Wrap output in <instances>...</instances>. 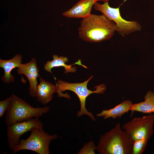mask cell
I'll use <instances>...</instances> for the list:
<instances>
[{
    "mask_svg": "<svg viewBox=\"0 0 154 154\" xmlns=\"http://www.w3.org/2000/svg\"><path fill=\"white\" fill-rule=\"evenodd\" d=\"M132 104V102L129 100H125L112 108L103 110L96 115L97 117H103L104 119L110 117L114 119L120 117L130 111Z\"/></svg>",
    "mask_w": 154,
    "mask_h": 154,
    "instance_id": "cell-14",
    "label": "cell"
},
{
    "mask_svg": "<svg viewBox=\"0 0 154 154\" xmlns=\"http://www.w3.org/2000/svg\"><path fill=\"white\" fill-rule=\"evenodd\" d=\"M12 99L11 96L6 99L0 102V117L1 118L5 114L9 106Z\"/></svg>",
    "mask_w": 154,
    "mask_h": 154,
    "instance_id": "cell-18",
    "label": "cell"
},
{
    "mask_svg": "<svg viewBox=\"0 0 154 154\" xmlns=\"http://www.w3.org/2000/svg\"><path fill=\"white\" fill-rule=\"evenodd\" d=\"M39 83L37 90V100L43 105H46L52 99L53 94L55 92L59 97H63L70 99V96L67 93L64 94L58 89L57 86L46 81L39 75Z\"/></svg>",
    "mask_w": 154,
    "mask_h": 154,
    "instance_id": "cell-10",
    "label": "cell"
},
{
    "mask_svg": "<svg viewBox=\"0 0 154 154\" xmlns=\"http://www.w3.org/2000/svg\"><path fill=\"white\" fill-rule=\"evenodd\" d=\"M93 76H91L87 80L81 83H69L58 80L56 85L59 90L61 92L66 90L71 91L74 92L78 96L80 103V110L77 113V116L79 117L85 115L90 117L93 121L96 120V118L92 113L88 111L85 106L86 101L87 97L93 93H102L105 90V87L102 85L98 86L95 90L92 91L87 88L88 82Z\"/></svg>",
    "mask_w": 154,
    "mask_h": 154,
    "instance_id": "cell-5",
    "label": "cell"
},
{
    "mask_svg": "<svg viewBox=\"0 0 154 154\" xmlns=\"http://www.w3.org/2000/svg\"><path fill=\"white\" fill-rule=\"evenodd\" d=\"M52 57L53 60L51 61H48L46 62L44 66V69L45 70L51 73H52L51 69L55 67H63L65 70L64 71L65 73L69 72H75L76 70V67L75 66L72 67V65L75 64H78L86 68H88L86 66L82 64L81 60H79L78 61L72 65H68L65 63L68 61L67 57L63 56H58L55 54L53 55Z\"/></svg>",
    "mask_w": 154,
    "mask_h": 154,
    "instance_id": "cell-13",
    "label": "cell"
},
{
    "mask_svg": "<svg viewBox=\"0 0 154 154\" xmlns=\"http://www.w3.org/2000/svg\"><path fill=\"white\" fill-rule=\"evenodd\" d=\"M96 2L95 0H80L71 8L62 13L69 18H86L92 14V8Z\"/></svg>",
    "mask_w": 154,
    "mask_h": 154,
    "instance_id": "cell-11",
    "label": "cell"
},
{
    "mask_svg": "<svg viewBox=\"0 0 154 154\" xmlns=\"http://www.w3.org/2000/svg\"><path fill=\"white\" fill-rule=\"evenodd\" d=\"M154 114L142 117H135L122 126L128 135L132 144L135 141L142 139L149 140L153 133Z\"/></svg>",
    "mask_w": 154,
    "mask_h": 154,
    "instance_id": "cell-7",
    "label": "cell"
},
{
    "mask_svg": "<svg viewBox=\"0 0 154 154\" xmlns=\"http://www.w3.org/2000/svg\"><path fill=\"white\" fill-rule=\"evenodd\" d=\"M7 142L10 149L18 145L21 136L35 127L43 129V124L37 117L14 123L7 126Z\"/></svg>",
    "mask_w": 154,
    "mask_h": 154,
    "instance_id": "cell-8",
    "label": "cell"
},
{
    "mask_svg": "<svg viewBox=\"0 0 154 154\" xmlns=\"http://www.w3.org/2000/svg\"><path fill=\"white\" fill-rule=\"evenodd\" d=\"M79 38L91 42H99L110 39L116 31L114 22L103 14H91L81 21L78 28Z\"/></svg>",
    "mask_w": 154,
    "mask_h": 154,
    "instance_id": "cell-1",
    "label": "cell"
},
{
    "mask_svg": "<svg viewBox=\"0 0 154 154\" xmlns=\"http://www.w3.org/2000/svg\"><path fill=\"white\" fill-rule=\"evenodd\" d=\"M96 146L94 142L91 141L85 144L82 148L78 154H95V150H96Z\"/></svg>",
    "mask_w": 154,
    "mask_h": 154,
    "instance_id": "cell-17",
    "label": "cell"
},
{
    "mask_svg": "<svg viewBox=\"0 0 154 154\" xmlns=\"http://www.w3.org/2000/svg\"><path fill=\"white\" fill-rule=\"evenodd\" d=\"M22 56L19 54H16L9 60L0 59V67L4 70L1 80L4 84H9L14 81L15 77L11 75V72L13 69L19 67L22 64Z\"/></svg>",
    "mask_w": 154,
    "mask_h": 154,
    "instance_id": "cell-12",
    "label": "cell"
},
{
    "mask_svg": "<svg viewBox=\"0 0 154 154\" xmlns=\"http://www.w3.org/2000/svg\"><path fill=\"white\" fill-rule=\"evenodd\" d=\"M144 99V102L133 104L130 110L144 113H154V93L148 91L145 96Z\"/></svg>",
    "mask_w": 154,
    "mask_h": 154,
    "instance_id": "cell-15",
    "label": "cell"
},
{
    "mask_svg": "<svg viewBox=\"0 0 154 154\" xmlns=\"http://www.w3.org/2000/svg\"><path fill=\"white\" fill-rule=\"evenodd\" d=\"M132 146L128 135L118 122L100 135L96 150L100 154H132Z\"/></svg>",
    "mask_w": 154,
    "mask_h": 154,
    "instance_id": "cell-2",
    "label": "cell"
},
{
    "mask_svg": "<svg viewBox=\"0 0 154 154\" xmlns=\"http://www.w3.org/2000/svg\"><path fill=\"white\" fill-rule=\"evenodd\" d=\"M17 71L19 74H24L26 77L29 84V94L33 98L36 97L38 85L37 78L39 74L36 59L33 58L29 62L21 64L17 68Z\"/></svg>",
    "mask_w": 154,
    "mask_h": 154,
    "instance_id": "cell-9",
    "label": "cell"
},
{
    "mask_svg": "<svg viewBox=\"0 0 154 154\" xmlns=\"http://www.w3.org/2000/svg\"><path fill=\"white\" fill-rule=\"evenodd\" d=\"M95 1L97 2V1H103L104 3L105 2H108V1L109 0H95Z\"/></svg>",
    "mask_w": 154,
    "mask_h": 154,
    "instance_id": "cell-19",
    "label": "cell"
},
{
    "mask_svg": "<svg viewBox=\"0 0 154 154\" xmlns=\"http://www.w3.org/2000/svg\"><path fill=\"white\" fill-rule=\"evenodd\" d=\"M94 9L101 12L109 19L115 23L117 31L122 37L141 29V26L138 22L135 21H127L121 17L119 7L114 8L110 7L108 2L101 4L97 2L93 6Z\"/></svg>",
    "mask_w": 154,
    "mask_h": 154,
    "instance_id": "cell-6",
    "label": "cell"
},
{
    "mask_svg": "<svg viewBox=\"0 0 154 154\" xmlns=\"http://www.w3.org/2000/svg\"><path fill=\"white\" fill-rule=\"evenodd\" d=\"M12 99L5 118L7 126L33 117L38 118L48 112L49 107H34L17 96L12 94Z\"/></svg>",
    "mask_w": 154,
    "mask_h": 154,
    "instance_id": "cell-3",
    "label": "cell"
},
{
    "mask_svg": "<svg viewBox=\"0 0 154 154\" xmlns=\"http://www.w3.org/2000/svg\"><path fill=\"white\" fill-rule=\"evenodd\" d=\"M31 131V134L27 139L20 140L19 144L12 149L13 153L22 150H29L38 154H50V143L58 138V135H49L43 129L36 127L33 128Z\"/></svg>",
    "mask_w": 154,
    "mask_h": 154,
    "instance_id": "cell-4",
    "label": "cell"
},
{
    "mask_svg": "<svg viewBox=\"0 0 154 154\" xmlns=\"http://www.w3.org/2000/svg\"><path fill=\"white\" fill-rule=\"evenodd\" d=\"M148 141L142 139L135 141L132 144V154H141L146 149Z\"/></svg>",
    "mask_w": 154,
    "mask_h": 154,
    "instance_id": "cell-16",
    "label": "cell"
}]
</instances>
